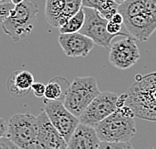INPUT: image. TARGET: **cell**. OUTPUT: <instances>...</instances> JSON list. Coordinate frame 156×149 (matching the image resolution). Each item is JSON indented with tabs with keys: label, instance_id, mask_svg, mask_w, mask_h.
<instances>
[{
	"label": "cell",
	"instance_id": "obj_1",
	"mask_svg": "<svg viewBox=\"0 0 156 149\" xmlns=\"http://www.w3.org/2000/svg\"><path fill=\"white\" fill-rule=\"evenodd\" d=\"M126 93V105L135 117L156 122V72L137 75Z\"/></svg>",
	"mask_w": 156,
	"mask_h": 149
},
{
	"label": "cell",
	"instance_id": "obj_2",
	"mask_svg": "<svg viewBox=\"0 0 156 149\" xmlns=\"http://www.w3.org/2000/svg\"><path fill=\"white\" fill-rule=\"evenodd\" d=\"M37 13L38 6L29 0L14 5L9 15L1 23L3 32L15 42L24 40L34 29Z\"/></svg>",
	"mask_w": 156,
	"mask_h": 149
},
{
	"label": "cell",
	"instance_id": "obj_3",
	"mask_svg": "<svg viewBox=\"0 0 156 149\" xmlns=\"http://www.w3.org/2000/svg\"><path fill=\"white\" fill-rule=\"evenodd\" d=\"M95 129L101 141L129 142L136 133V123L133 116H127L117 108L102 120Z\"/></svg>",
	"mask_w": 156,
	"mask_h": 149
},
{
	"label": "cell",
	"instance_id": "obj_4",
	"mask_svg": "<svg viewBox=\"0 0 156 149\" xmlns=\"http://www.w3.org/2000/svg\"><path fill=\"white\" fill-rule=\"evenodd\" d=\"M6 136L22 149H40L38 145L37 116L29 113L14 114L9 119Z\"/></svg>",
	"mask_w": 156,
	"mask_h": 149
},
{
	"label": "cell",
	"instance_id": "obj_5",
	"mask_svg": "<svg viewBox=\"0 0 156 149\" xmlns=\"http://www.w3.org/2000/svg\"><path fill=\"white\" fill-rule=\"evenodd\" d=\"M100 93L97 80L92 76L76 77L70 83L64 98L65 107L79 118L90 102Z\"/></svg>",
	"mask_w": 156,
	"mask_h": 149
},
{
	"label": "cell",
	"instance_id": "obj_6",
	"mask_svg": "<svg viewBox=\"0 0 156 149\" xmlns=\"http://www.w3.org/2000/svg\"><path fill=\"white\" fill-rule=\"evenodd\" d=\"M83 8L85 12V21L79 32L90 37L96 45L104 48H110L112 40L117 37V35L108 32V19L102 16L96 9L90 7Z\"/></svg>",
	"mask_w": 156,
	"mask_h": 149
},
{
	"label": "cell",
	"instance_id": "obj_7",
	"mask_svg": "<svg viewBox=\"0 0 156 149\" xmlns=\"http://www.w3.org/2000/svg\"><path fill=\"white\" fill-rule=\"evenodd\" d=\"M117 98L118 95L114 92H100L79 116V121L89 126L96 127L102 120L117 109Z\"/></svg>",
	"mask_w": 156,
	"mask_h": 149
},
{
	"label": "cell",
	"instance_id": "obj_8",
	"mask_svg": "<svg viewBox=\"0 0 156 149\" xmlns=\"http://www.w3.org/2000/svg\"><path fill=\"white\" fill-rule=\"evenodd\" d=\"M44 103V111L47 114L48 118L68 143L76 127L80 123L79 118L65 107L63 101L45 100Z\"/></svg>",
	"mask_w": 156,
	"mask_h": 149
},
{
	"label": "cell",
	"instance_id": "obj_9",
	"mask_svg": "<svg viewBox=\"0 0 156 149\" xmlns=\"http://www.w3.org/2000/svg\"><path fill=\"white\" fill-rule=\"evenodd\" d=\"M109 62L118 69L125 70L132 67L140 58V51L136 43V39L126 36L114 42L110 46Z\"/></svg>",
	"mask_w": 156,
	"mask_h": 149
},
{
	"label": "cell",
	"instance_id": "obj_10",
	"mask_svg": "<svg viewBox=\"0 0 156 149\" xmlns=\"http://www.w3.org/2000/svg\"><path fill=\"white\" fill-rule=\"evenodd\" d=\"M82 8V0H46L45 18L52 26L60 27Z\"/></svg>",
	"mask_w": 156,
	"mask_h": 149
},
{
	"label": "cell",
	"instance_id": "obj_11",
	"mask_svg": "<svg viewBox=\"0 0 156 149\" xmlns=\"http://www.w3.org/2000/svg\"><path fill=\"white\" fill-rule=\"evenodd\" d=\"M38 123V145L42 149H65L68 148L66 140L53 125L47 114L42 109L37 116Z\"/></svg>",
	"mask_w": 156,
	"mask_h": 149
},
{
	"label": "cell",
	"instance_id": "obj_12",
	"mask_svg": "<svg viewBox=\"0 0 156 149\" xmlns=\"http://www.w3.org/2000/svg\"><path fill=\"white\" fill-rule=\"evenodd\" d=\"M58 43L69 57H86L96 44L90 37L81 32L60 33Z\"/></svg>",
	"mask_w": 156,
	"mask_h": 149
},
{
	"label": "cell",
	"instance_id": "obj_13",
	"mask_svg": "<svg viewBox=\"0 0 156 149\" xmlns=\"http://www.w3.org/2000/svg\"><path fill=\"white\" fill-rule=\"evenodd\" d=\"M124 26L138 41H147L156 30V18L145 8L142 13L124 18Z\"/></svg>",
	"mask_w": 156,
	"mask_h": 149
},
{
	"label": "cell",
	"instance_id": "obj_14",
	"mask_svg": "<svg viewBox=\"0 0 156 149\" xmlns=\"http://www.w3.org/2000/svg\"><path fill=\"white\" fill-rule=\"evenodd\" d=\"M100 143L95 127L80 122L67 145L69 149H99Z\"/></svg>",
	"mask_w": 156,
	"mask_h": 149
},
{
	"label": "cell",
	"instance_id": "obj_15",
	"mask_svg": "<svg viewBox=\"0 0 156 149\" xmlns=\"http://www.w3.org/2000/svg\"><path fill=\"white\" fill-rule=\"evenodd\" d=\"M34 83L33 74L27 70H16L7 79V91L13 97L28 95Z\"/></svg>",
	"mask_w": 156,
	"mask_h": 149
},
{
	"label": "cell",
	"instance_id": "obj_16",
	"mask_svg": "<svg viewBox=\"0 0 156 149\" xmlns=\"http://www.w3.org/2000/svg\"><path fill=\"white\" fill-rule=\"evenodd\" d=\"M70 83L65 77L56 76L49 81L46 85L44 98L45 100L54 101L60 100L64 101L67 91L69 89Z\"/></svg>",
	"mask_w": 156,
	"mask_h": 149
},
{
	"label": "cell",
	"instance_id": "obj_17",
	"mask_svg": "<svg viewBox=\"0 0 156 149\" xmlns=\"http://www.w3.org/2000/svg\"><path fill=\"white\" fill-rule=\"evenodd\" d=\"M83 7H90L98 10L106 19L110 20L116 12H118L119 4L114 0H82Z\"/></svg>",
	"mask_w": 156,
	"mask_h": 149
},
{
	"label": "cell",
	"instance_id": "obj_18",
	"mask_svg": "<svg viewBox=\"0 0 156 149\" xmlns=\"http://www.w3.org/2000/svg\"><path fill=\"white\" fill-rule=\"evenodd\" d=\"M85 21V12L84 8L82 6L79 11L76 12L73 16L63 24L62 26L59 27L60 33H74V32H79L80 29L82 28Z\"/></svg>",
	"mask_w": 156,
	"mask_h": 149
},
{
	"label": "cell",
	"instance_id": "obj_19",
	"mask_svg": "<svg viewBox=\"0 0 156 149\" xmlns=\"http://www.w3.org/2000/svg\"><path fill=\"white\" fill-rule=\"evenodd\" d=\"M132 144L129 142H106L101 141L99 149H132Z\"/></svg>",
	"mask_w": 156,
	"mask_h": 149
},
{
	"label": "cell",
	"instance_id": "obj_20",
	"mask_svg": "<svg viewBox=\"0 0 156 149\" xmlns=\"http://www.w3.org/2000/svg\"><path fill=\"white\" fill-rule=\"evenodd\" d=\"M13 4L11 2H6V3H2L0 4V24H1L3 21L6 19V17L9 15L10 11L13 8Z\"/></svg>",
	"mask_w": 156,
	"mask_h": 149
},
{
	"label": "cell",
	"instance_id": "obj_21",
	"mask_svg": "<svg viewBox=\"0 0 156 149\" xmlns=\"http://www.w3.org/2000/svg\"><path fill=\"white\" fill-rule=\"evenodd\" d=\"M45 88H46V85H44L43 83H41V82H34L33 85H32V88H31V90H32L33 94L36 97L42 98V97H44Z\"/></svg>",
	"mask_w": 156,
	"mask_h": 149
},
{
	"label": "cell",
	"instance_id": "obj_22",
	"mask_svg": "<svg viewBox=\"0 0 156 149\" xmlns=\"http://www.w3.org/2000/svg\"><path fill=\"white\" fill-rule=\"evenodd\" d=\"M0 148H17V146L8 137L4 136L0 139Z\"/></svg>",
	"mask_w": 156,
	"mask_h": 149
},
{
	"label": "cell",
	"instance_id": "obj_23",
	"mask_svg": "<svg viewBox=\"0 0 156 149\" xmlns=\"http://www.w3.org/2000/svg\"><path fill=\"white\" fill-rule=\"evenodd\" d=\"M7 125H8V122H6L4 119L0 117V139H1L2 137L6 136Z\"/></svg>",
	"mask_w": 156,
	"mask_h": 149
},
{
	"label": "cell",
	"instance_id": "obj_24",
	"mask_svg": "<svg viewBox=\"0 0 156 149\" xmlns=\"http://www.w3.org/2000/svg\"><path fill=\"white\" fill-rule=\"evenodd\" d=\"M126 100H127V93H124V94L119 95L118 98H117V101H116L117 108L123 107V106L126 104Z\"/></svg>",
	"mask_w": 156,
	"mask_h": 149
},
{
	"label": "cell",
	"instance_id": "obj_25",
	"mask_svg": "<svg viewBox=\"0 0 156 149\" xmlns=\"http://www.w3.org/2000/svg\"><path fill=\"white\" fill-rule=\"evenodd\" d=\"M112 20L113 22L115 23H118V24H121V25H123L124 24V18H123V15L120 12H116L114 15L112 16V18L110 19Z\"/></svg>",
	"mask_w": 156,
	"mask_h": 149
},
{
	"label": "cell",
	"instance_id": "obj_26",
	"mask_svg": "<svg viewBox=\"0 0 156 149\" xmlns=\"http://www.w3.org/2000/svg\"><path fill=\"white\" fill-rule=\"evenodd\" d=\"M23 1H25V0H10V2H11L13 5H17V4H19V3H22Z\"/></svg>",
	"mask_w": 156,
	"mask_h": 149
},
{
	"label": "cell",
	"instance_id": "obj_27",
	"mask_svg": "<svg viewBox=\"0 0 156 149\" xmlns=\"http://www.w3.org/2000/svg\"><path fill=\"white\" fill-rule=\"evenodd\" d=\"M114 1L117 3V4H121V3H123L124 1H126V0H114Z\"/></svg>",
	"mask_w": 156,
	"mask_h": 149
},
{
	"label": "cell",
	"instance_id": "obj_28",
	"mask_svg": "<svg viewBox=\"0 0 156 149\" xmlns=\"http://www.w3.org/2000/svg\"><path fill=\"white\" fill-rule=\"evenodd\" d=\"M10 0H0V4H2V3H6V2H9Z\"/></svg>",
	"mask_w": 156,
	"mask_h": 149
}]
</instances>
